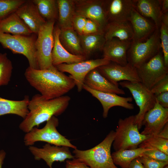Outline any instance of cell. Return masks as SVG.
I'll return each mask as SVG.
<instances>
[{
	"label": "cell",
	"mask_w": 168,
	"mask_h": 168,
	"mask_svg": "<svg viewBox=\"0 0 168 168\" xmlns=\"http://www.w3.org/2000/svg\"><path fill=\"white\" fill-rule=\"evenodd\" d=\"M159 104L162 107L168 108V91L162 93L156 96Z\"/></svg>",
	"instance_id": "b9f144b4"
},
{
	"label": "cell",
	"mask_w": 168,
	"mask_h": 168,
	"mask_svg": "<svg viewBox=\"0 0 168 168\" xmlns=\"http://www.w3.org/2000/svg\"><path fill=\"white\" fill-rule=\"evenodd\" d=\"M76 14L96 22L104 30L109 23L104 0H74Z\"/></svg>",
	"instance_id": "7c38bea8"
},
{
	"label": "cell",
	"mask_w": 168,
	"mask_h": 168,
	"mask_svg": "<svg viewBox=\"0 0 168 168\" xmlns=\"http://www.w3.org/2000/svg\"><path fill=\"white\" fill-rule=\"evenodd\" d=\"M37 35H14L0 32V44L14 54H22L27 59L29 67L38 69L35 44Z\"/></svg>",
	"instance_id": "8992f818"
},
{
	"label": "cell",
	"mask_w": 168,
	"mask_h": 168,
	"mask_svg": "<svg viewBox=\"0 0 168 168\" xmlns=\"http://www.w3.org/2000/svg\"><path fill=\"white\" fill-rule=\"evenodd\" d=\"M59 37L62 45L70 53L84 56L79 35L73 28L60 30Z\"/></svg>",
	"instance_id": "83f0119b"
},
{
	"label": "cell",
	"mask_w": 168,
	"mask_h": 168,
	"mask_svg": "<svg viewBox=\"0 0 168 168\" xmlns=\"http://www.w3.org/2000/svg\"><path fill=\"white\" fill-rule=\"evenodd\" d=\"M141 155L163 162H168V155L158 150L150 149L143 152Z\"/></svg>",
	"instance_id": "74e56055"
},
{
	"label": "cell",
	"mask_w": 168,
	"mask_h": 168,
	"mask_svg": "<svg viewBox=\"0 0 168 168\" xmlns=\"http://www.w3.org/2000/svg\"><path fill=\"white\" fill-rule=\"evenodd\" d=\"M136 68L140 82L150 90L168 74V68L165 65L163 54L161 51Z\"/></svg>",
	"instance_id": "30bf717a"
},
{
	"label": "cell",
	"mask_w": 168,
	"mask_h": 168,
	"mask_svg": "<svg viewBox=\"0 0 168 168\" xmlns=\"http://www.w3.org/2000/svg\"><path fill=\"white\" fill-rule=\"evenodd\" d=\"M30 100L28 96L20 100H10L0 96V116L13 114L24 119L29 112L28 106Z\"/></svg>",
	"instance_id": "484cf974"
},
{
	"label": "cell",
	"mask_w": 168,
	"mask_h": 168,
	"mask_svg": "<svg viewBox=\"0 0 168 168\" xmlns=\"http://www.w3.org/2000/svg\"><path fill=\"white\" fill-rule=\"evenodd\" d=\"M161 23L168 26V12L162 14L161 17Z\"/></svg>",
	"instance_id": "bcb514c9"
},
{
	"label": "cell",
	"mask_w": 168,
	"mask_h": 168,
	"mask_svg": "<svg viewBox=\"0 0 168 168\" xmlns=\"http://www.w3.org/2000/svg\"><path fill=\"white\" fill-rule=\"evenodd\" d=\"M83 89L91 93L100 102L103 108V117L108 116L110 109L115 106H119L129 110L134 108V105L130 103L133 99L131 97H124L113 93L104 92L93 90L84 84Z\"/></svg>",
	"instance_id": "2e32d148"
},
{
	"label": "cell",
	"mask_w": 168,
	"mask_h": 168,
	"mask_svg": "<svg viewBox=\"0 0 168 168\" xmlns=\"http://www.w3.org/2000/svg\"><path fill=\"white\" fill-rule=\"evenodd\" d=\"M161 49L159 29H156L146 40L131 41L127 52L128 63L138 67L156 55Z\"/></svg>",
	"instance_id": "52a82bcc"
},
{
	"label": "cell",
	"mask_w": 168,
	"mask_h": 168,
	"mask_svg": "<svg viewBox=\"0 0 168 168\" xmlns=\"http://www.w3.org/2000/svg\"><path fill=\"white\" fill-rule=\"evenodd\" d=\"M135 9L145 17L152 19L156 29H159L162 13L161 0H133Z\"/></svg>",
	"instance_id": "603a6c76"
},
{
	"label": "cell",
	"mask_w": 168,
	"mask_h": 168,
	"mask_svg": "<svg viewBox=\"0 0 168 168\" xmlns=\"http://www.w3.org/2000/svg\"><path fill=\"white\" fill-rule=\"evenodd\" d=\"M26 0H0V20L15 12Z\"/></svg>",
	"instance_id": "836d02e7"
},
{
	"label": "cell",
	"mask_w": 168,
	"mask_h": 168,
	"mask_svg": "<svg viewBox=\"0 0 168 168\" xmlns=\"http://www.w3.org/2000/svg\"><path fill=\"white\" fill-rule=\"evenodd\" d=\"M111 62L104 58L83 61L70 64H60L54 66L59 71L70 74L69 77L74 82L78 92L83 89L85 78L91 70L98 67L109 64Z\"/></svg>",
	"instance_id": "8fae6325"
},
{
	"label": "cell",
	"mask_w": 168,
	"mask_h": 168,
	"mask_svg": "<svg viewBox=\"0 0 168 168\" xmlns=\"http://www.w3.org/2000/svg\"><path fill=\"white\" fill-rule=\"evenodd\" d=\"M150 149L140 147L132 149H125L115 151L111 154L114 164L121 168H128L132 161L144 152Z\"/></svg>",
	"instance_id": "f546056e"
},
{
	"label": "cell",
	"mask_w": 168,
	"mask_h": 168,
	"mask_svg": "<svg viewBox=\"0 0 168 168\" xmlns=\"http://www.w3.org/2000/svg\"><path fill=\"white\" fill-rule=\"evenodd\" d=\"M87 19L82 16L76 14L73 20V27L79 35L83 34Z\"/></svg>",
	"instance_id": "ab89813d"
},
{
	"label": "cell",
	"mask_w": 168,
	"mask_h": 168,
	"mask_svg": "<svg viewBox=\"0 0 168 168\" xmlns=\"http://www.w3.org/2000/svg\"><path fill=\"white\" fill-rule=\"evenodd\" d=\"M15 13L32 33L37 35L40 27L46 22L40 15L32 0H26Z\"/></svg>",
	"instance_id": "d6986e66"
},
{
	"label": "cell",
	"mask_w": 168,
	"mask_h": 168,
	"mask_svg": "<svg viewBox=\"0 0 168 168\" xmlns=\"http://www.w3.org/2000/svg\"></svg>",
	"instance_id": "681fc988"
},
{
	"label": "cell",
	"mask_w": 168,
	"mask_h": 168,
	"mask_svg": "<svg viewBox=\"0 0 168 168\" xmlns=\"http://www.w3.org/2000/svg\"><path fill=\"white\" fill-rule=\"evenodd\" d=\"M65 168H90L84 163L77 159L74 158L72 160L66 161Z\"/></svg>",
	"instance_id": "60d3db41"
},
{
	"label": "cell",
	"mask_w": 168,
	"mask_h": 168,
	"mask_svg": "<svg viewBox=\"0 0 168 168\" xmlns=\"http://www.w3.org/2000/svg\"><path fill=\"white\" fill-rule=\"evenodd\" d=\"M108 22L129 21L134 8L133 0H104Z\"/></svg>",
	"instance_id": "ac0fdd59"
},
{
	"label": "cell",
	"mask_w": 168,
	"mask_h": 168,
	"mask_svg": "<svg viewBox=\"0 0 168 168\" xmlns=\"http://www.w3.org/2000/svg\"><path fill=\"white\" fill-rule=\"evenodd\" d=\"M59 124L58 119L53 116L46 121L45 126L41 128L35 127L26 133L24 138L25 145L31 146L37 142H47L50 144L59 146H66L74 149L77 147L70 142V140L62 135L57 130Z\"/></svg>",
	"instance_id": "5b68a950"
},
{
	"label": "cell",
	"mask_w": 168,
	"mask_h": 168,
	"mask_svg": "<svg viewBox=\"0 0 168 168\" xmlns=\"http://www.w3.org/2000/svg\"><path fill=\"white\" fill-rule=\"evenodd\" d=\"M60 32V29L58 26L54 27V43L52 53L53 65L54 66L63 63L70 64L85 60V56L72 54L63 46L59 39Z\"/></svg>",
	"instance_id": "7402d4cb"
},
{
	"label": "cell",
	"mask_w": 168,
	"mask_h": 168,
	"mask_svg": "<svg viewBox=\"0 0 168 168\" xmlns=\"http://www.w3.org/2000/svg\"><path fill=\"white\" fill-rule=\"evenodd\" d=\"M164 168H168V165L166 166L165 167H164Z\"/></svg>",
	"instance_id": "c3c4849f"
},
{
	"label": "cell",
	"mask_w": 168,
	"mask_h": 168,
	"mask_svg": "<svg viewBox=\"0 0 168 168\" xmlns=\"http://www.w3.org/2000/svg\"><path fill=\"white\" fill-rule=\"evenodd\" d=\"M97 68L102 75L118 86V82L121 81L140 82L136 68L128 63L126 65L122 66L110 62Z\"/></svg>",
	"instance_id": "4fadbf2b"
},
{
	"label": "cell",
	"mask_w": 168,
	"mask_h": 168,
	"mask_svg": "<svg viewBox=\"0 0 168 168\" xmlns=\"http://www.w3.org/2000/svg\"><path fill=\"white\" fill-rule=\"evenodd\" d=\"M168 123V108L161 106L156 99L154 107L145 114L142 122L144 125L140 133L150 136L157 135Z\"/></svg>",
	"instance_id": "9a60e30c"
},
{
	"label": "cell",
	"mask_w": 168,
	"mask_h": 168,
	"mask_svg": "<svg viewBox=\"0 0 168 168\" xmlns=\"http://www.w3.org/2000/svg\"><path fill=\"white\" fill-rule=\"evenodd\" d=\"M29 149L35 160H43L50 168H52L53 164L55 161L61 162L66 159L75 158L69 147L66 146H52L47 143L40 148L30 146Z\"/></svg>",
	"instance_id": "5bb4252c"
},
{
	"label": "cell",
	"mask_w": 168,
	"mask_h": 168,
	"mask_svg": "<svg viewBox=\"0 0 168 168\" xmlns=\"http://www.w3.org/2000/svg\"><path fill=\"white\" fill-rule=\"evenodd\" d=\"M159 31L161 46L165 65L168 68V26L161 23Z\"/></svg>",
	"instance_id": "e575fe53"
},
{
	"label": "cell",
	"mask_w": 168,
	"mask_h": 168,
	"mask_svg": "<svg viewBox=\"0 0 168 168\" xmlns=\"http://www.w3.org/2000/svg\"><path fill=\"white\" fill-rule=\"evenodd\" d=\"M131 42L115 38L106 40L102 50L103 58L122 66L126 65L127 52Z\"/></svg>",
	"instance_id": "e0dca14e"
},
{
	"label": "cell",
	"mask_w": 168,
	"mask_h": 168,
	"mask_svg": "<svg viewBox=\"0 0 168 168\" xmlns=\"http://www.w3.org/2000/svg\"><path fill=\"white\" fill-rule=\"evenodd\" d=\"M6 153L3 150L0 151V168H2V165L6 156Z\"/></svg>",
	"instance_id": "7dc6e473"
},
{
	"label": "cell",
	"mask_w": 168,
	"mask_h": 168,
	"mask_svg": "<svg viewBox=\"0 0 168 168\" xmlns=\"http://www.w3.org/2000/svg\"><path fill=\"white\" fill-rule=\"evenodd\" d=\"M161 6L162 14L168 12V0H161Z\"/></svg>",
	"instance_id": "f6af8a7d"
},
{
	"label": "cell",
	"mask_w": 168,
	"mask_h": 168,
	"mask_svg": "<svg viewBox=\"0 0 168 168\" xmlns=\"http://www.w3.org/2000/svg\"><path fill=\"white\" fill-rule=\"evenodd\" d=\"M156 136L166 139H168V123L165 125L161 132Z\"/></svg>",
	"instance_id": "7bdbcfd3"
},
{
	"label": "cell",
	"mask_w": 168,
	"mask_h": 168,
	"mask_svg": "<svg viewBox=\"0 0 168 168\" xmlns=\"http://www.w3.org/2000/svg\"><path fill=\"white\" fill-rule=\"evenodd\" d=\"M138 158L144 168H164L168 165V162L157 161L143 155L140 156Z\"/></svg>",
	"instance_id": "d590c367"
},
{
	"label": "cell",
	"mask_w": 168,
	"mask_h": 168,
	"mask_svg": "<svg viewBox=\"0 0 168 168\" xmlns=\"http://www.w3.org/2000/svg\"><path fill=\"white\" fill-rule=\"evenodd\" d=\"M41 16L46 21L58 19V9L57 0H32Z\"/></svg>",
	"instance_id": "4dcf8cb0"
},
{
	"label": "cell",
	"mask_w": 168,
	"mask_h": 168,
	"mask_svg": "<svg viewBox=\"0 0 168 168\" xmlns=\"http://www.w3.org/2000/svg\"><path fill=\"white\" fill-rule=\"evenodd\" d=\"M134 120V115H133L119 119L112 143L115 151L137 148L150 136L141 134Z\"/></svg>",
	"instance_id": "277c9868"
},
{
	"label": "cell",
	"mask_w": 168,
	"mask_h": 168,
	"mask_svg": "<svg viewBox=\"0 0 168 168\" xmlns=\"http://www.w3.org/2000/svg\"><path fill=\"white\" fill-rule=\"evenodd\" d=\"M70 99L68 96L46 99L40 94L35 95L29 101V112L20 124V129L26 133H28L52 116L61 114L67 109Z\"/></svg>",
	"instance_id": "7a4b0ae2"
},
{
	"label": "cell",
	"mask_w": 168,
	"mask_h": 168,
	"mask_svg": "<svg viewBox=\"0 0 168 168\" xmlns=\"http://www.w3.org/2000/svg\"><path fill=\"white\" fill-rule=\"evenodd\" d=\"M58 9V26L60 30L73 28V21L76 15L74 0H57Z\"/></svg>",
	"instance_id": "4316f807"
},
{
	"label": "cell",
	"mask_w": 168,
	"mask_h": 168,
	"mask_svg": "<svg viewBox=\"0 0 168 168\" xmlns=\"http://www.w3.org/2000/svg\"><path fill=\"white\" fill-rule=\"evenodd\" d=\"M24 75L29 84L46 99L63 96L75 86L72 78L55 66L45 70L35 69L29 66Z\"/></svg>",
	"instance_id": "6da1fadb"
},
{
	"label": "cell",
	"mask_w": 168,
	"mask_h": 168,
	"mask_svg": "<svg viewBox=\"0 0 168 168\" xmlns=\"http://www.w3.org/2000/svg\"><path fill=\"white\" fill-rule=\"evenodd\" d=\"M104 34V30L96 22L87 19L82 34Z\"/></svg>",
	"instance_id": "8d00e7d4"
},
{
	"label": "cell",
	"mask_w": 168,
	"mask_h": 168,
	"mask_svg": "<svg viewBox=\"0 0 168 168\" xmlns=\"http://www.w3.org/2000/svg\"><path fill=\"white\" fill-rule=\"evenodd\" d=\"M0 32L14 35L33 33L15 12L0 21Z\"/></svg>",
	"instance_id": "d4e9b609"
},
{
	"label": "cell",
	"mask_w": 168,
	"mask_h": 168,
	"mask_svg": "<svg viewBox=\"0 0 168 168\" xmlns=\"http://www.w3.org/2000/svg\"><path fill=\"white\" fill-rule=\"evenodd\" d=\"M128 168H144V167L142 164L137 158L132 161Z\"/></svg>",
	"instance_id": "ee69618b"
},
{
	"label": "cell",
	"mask_w": 168,
	"mask_h": 168,
	"mask_svg": "<svg viewBox=\"0 0 168 168\" xmlns=\"http://www.w3.org/2000/svg\"><path fill=\"white\" fill-rule=\"evenodd\" d=\"M55 21H46L40 28L35 46L39 69H49L54 67L52 53L54 40L53 35Z\"/></svg>",
	"instance_id": "ba28073f"
},
{
	"label": "cell",
	"mask_w": 168,
	"mask_h": 168,
	"mask_svg": "<svg viewBox=\"0 0 168 168\" xmlns=\"http://www.w3.org/2000/svg\"><path fill=\"white\" fill-rule=\"evenodd\" d=\"M138 147L158 150L168 155V139L156 135L150 136L140 144Z\"/></svg>",
	"instance_id": "d6a6232c"
},
{
	"label": "cell",
	"mask_w": 168,
	"mask_h": 168,
	"mask_svg": "<svg viewBox=\"0 0 168 168\" xmlns=\"http://www.w3.org/2000/svg\"><path fill=\"white\" fill-rule=\"evenodd\" d=\"M79 36L85 57L102 50L106 41L104 34H82L79 35Z\"/></svg>",
	"instance_id": "f1b7e54d"
},
{
	"label": "cell",
	"mask_w": 168,
	"mask_h": 168,
	"mask_svg": "<svg viewBox=\"0 0 168 168\" xmlns=\"http://www.w3.org/2000/svg\"><path fill=\"white\" fill-rule=\"evenodd\" d=\"M84 84L90 88L100 92L125 94L124 91L102 75L97 68L91 71L86 76Z\"/></svg>",
	"instance_id": "ffe728a7"
},
{
	"label": "cell",
	"mask_w": 168,
	"mask_h": 168,
	"mask_svg": "<svg viewBox=\"0 0 168 168\" xmlns=\"http://www.w3.org/2000/svg\"><path fill=\"white\" fill-rule=\"evenodd\" d=\"M12 61L6 53H0V87L7 85L10 81L13 70Z\"/></svg>",
	"instance_id": "1f68e13d"
},
{
	"label": "cell",
	"mask_w": 168,
	"mask_h": 168,
	"mask_svg": "<svg viewBox=\"0 0 168 168\" xmlns=\"http://www.w3.org/2000/svg\"><path fill=\"white\" fill-rule=\"evenodd\" d=\"M106 40L115 38L121 40L132 41L133 33L129 21L109 22L104 30Z\"/></svg>",
	"instance_id": "cb8c5ba5"
},
{
	"label": "cell",
	"mask_w": 168,
	"mask_h": 168,
	"mask_svg": "<svg viewBox=\"0 0 168 168\" xmlns=\"http://www.w3.org/2000/svg\"><path fill=\"white\" fill-rule=\"evenodd\" d=\"M150 90L156 96L162 93L168 91V74L157 82Z\"/></svg>",
	"instance_id": "f35d334b"
},
{
	"label": "cell",
	"mask_w": 168,
	"mask_h": 168,
	"mask_svg": "<svg viewBox=\"0 0 168 168\" xmlns=\"http://www.w3.org/2000/svg\"><path fill=\"white\" fill-rule=\"evenodd\" d=\"M115 135L112 130L100 143L92 148L81 150L77 148L73 151L75 158L90 168H118L111 157V148Z\"/></svg>",
	"instance_id": "3957f363"
},
{
	"label": "cell",
	"mask_w": 168,
	"mask_h": 168,
	"mask_svg": "<svg viewBox=\"0 0 168 168\" xmlns=\"http://www.w3.org/2000/svg\"><path fill=\"white\" fill-rule=\"evenodd\" d=\"M133 31V40L142 42L146 40L156 29L154 24L133 9L129 19Z\"/></svg>",
	"instance_id": "44dd1931"
},
{
	"label": "cell",
	"mask_w": 168,
	"mask_h": 168,
	"mask_svg": "<svg viewBox=\"0 0 168 168\" xmlns=\"http://www.w3.org/2000/svg\"><path fill=\"white\" fill-rule=\"evenodd\" d=\"M119 84L122 87L129 90L139 108L138 113L134 115V122L140 130L145 114L154 107L156 102V96L141 82L123 81Z\"/></svg>",
	"instance_id": "9c48e42d"
}]
</instances>
